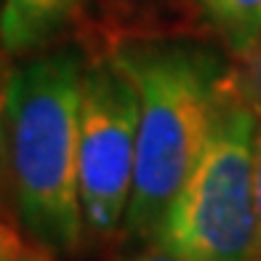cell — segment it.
I'll return each instance as SVG.
<instances>
[{
  "label": "cell",
  "mask_w": 261,
  "mask_h": 261,
  "mask_svg": "<svg viewBox=\"0 0 261 261\" xmlns=\"http://www.w3.org/2000/svg\"><path fill=\"white\" fill-rule=\"evenodd\" d=\"M83 59L56 51L14 69L8 91V171L21 224L40 248L72 253L86 234L80 205Z\"/></svg>",
  "instance_id": "cell-1"
},
{
  "label": "cell",
  "mask_w": 261,
  "mask_h": 261,
  "mask_svg": "<svg viewBox=\"0 0 261 261\" xmlns=\"http://www.w3.org/2000/svg\"><path fill=\"white\" fill-rule=\"evenodd\" d=\"M139 91V141L125 227L158 237L171 200L200 158L221 93V62L189 43L120 51Z\"/></svg>",
  "instance_id": "cell-2"
},
{
  "label": "cell",
  "mask_w": 261,
  "mask_h": 261,
  "mask_svg": "<svg viewBox=\"0 0 261 261\" xmlns=\"http://www.w3.org/2000/svg\"><path fill=\"white\" fill-rule=\"evenodd\" d=\"M258 120L248 91L224 77L208 139L158 232V240L181 258L258 261L253 189Z\"/></svg>",
  "instance_id": "cell-3"
},
{
  "label": "cell",
  "mask_w": 261,
  "mask_h": 261,
  "mask_svg": "<svg viewBox=\"0 0 261 261\" xmlns=\"http://www.w3.org/2000/svg\"><path fill=\"white\" fill-rule=\"evenodd\" d=\"M139 91L120 54L86 64L80 96V205L88 234L128 216L136 173Z\"/></svg>",
  "instance_id": "cell-4"
},
{
  "label": "cell",
  "mask_w": 261,
  "mask_h": 261,
  "mask_svg": "<svg viewBox=\"0 0 261 261\" xmlns=\"http://www.w3.org/2000/svg\"><path fill=\"white\" fill-rule=\"evenodd\" d=\"M83 0H3L0 8V45L6 54H27L51 40Z\"/></svg>",
  "instance_id": "cell-5"
},
{
  "label": "cell",
  "mask_w": 261,
  "mask_h": 261,
  "mask_svg": "<svg viewBox=\"0 0 261 261\" xmlns=\"http://www.w3.org/2000/svg\"><path fill=\"white\" fill-rule=\"evenodd\" d=\"M229 51L251 56L261 40V0H197Z\"/></svg>",
  "instance_id": "cell-6"
},
{
  "label": "cell",
  "mask_w": 261,
  "mask_h": 261,
  "mask_svg": "<svg viewBox=\"0 0 261 261\" xmlns=\"http://www.w3.org/2000/svg\"><path fill=\"white\" fill-rule=\"evenodd\" d=\"M11 75L6 62V48L0 45V211H6V192L11 189V171H8V91Z\"/></svg>",
  "instance_id": "cell-7"
},
{
  "label": "cell",
  "mask_w": 261,
  "mask_h": 261,
  "mask_svg": "<svg viewBox=\"0 0 261 261\" xmlns=\"http://www.w3.org/2000/svg\"><path fill=\"white\" fill-rule=\"evenodd\" d=\"M38 248L30 245L19 229L8 221L6 211H0V261H32Z\"/></svg>",
  "instance_id": "cell-8"
},
{
  "label": "cell",
  "mask_w": 261,
  "mask_h": 261,
  "mask_svg": "<svg viewBox=\"0 0 261 261\" xmlns=\"http://www.w3.org/2000/svg\"><path fill=\"white\" fill-rule=\"evenodd\" d=\"M251 69H248V86H245V91H248V96H251V101L256 104V110H261V40H258V45L251 51Z\"/></svg>",
  "instance_id": "cell-9"
},
{
  "label": "cell",
  "mask_w": 261,
  "mask_h": 261,
  "mask_svg": "<svg viewBox=\"0 0 261 261\" xmlns=\"http://www.w3.org/2000/svg\"><path fill=\"white\" fill-rule=\"evenodd\" d=\"M253 189H256V224H258V261H261V120L256 130V152H253Z\"/></svg>",
  "instance_id": "cell-10"
},
{
  "label": "cell",
  "mask_w": 261,
  "mask_h": 261,
  "mask_svg": "<svg viewBox=\"0 0 261 261\" xmlns=\"http://www.w3.org/2000/svg\"><path fill=\"white\" fill-rule=\"evenodd\" d=\"M123 261H187V258H181L179 253H173L171 248H165V245L158 240L155 245H147L144 251L128 256V258H123Z\"/></svg>",
  "instance_id": "cell-11"
},
{
  "label": "cell",
  "mask_w": 261,
  "mask_h": 261,
  "mask_svg": "<svg viewBox=\"0 0 261 261\" xmlns=\"http://www.w3.org/2000/svg\"><path fill=\"white\" fill-rule=\"evenodd\" d=\"M32 261H54V258H51L48 253H45L43 248H38V251H35V258H32Z\"/></svg>",
  "instance_id": "cell-12"
},
{
  "label": "cell",
  "mask_w": 261,
  "mask_h": 261,
  "mask_svg": "<svg viewBox=\"0 0 261 261\" xmlns=\"http://www.w3.org/2000/svg\"><path fill=\"white\" fill-rule=\"evenodd\" d=\"M0 8H3V0H0Z\"/></svg>",
  "instance_id": "cell-13"
}]
</instances>
